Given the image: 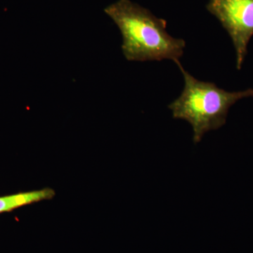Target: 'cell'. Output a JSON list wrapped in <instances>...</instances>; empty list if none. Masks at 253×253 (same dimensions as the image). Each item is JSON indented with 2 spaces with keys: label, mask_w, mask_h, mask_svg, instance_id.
<instances>
[{
  "label": "cell",
  "mask_w": 253,
  "mask_h": 253,
  "mask_svg": "<svg viewBox=\"0 0 253 253\" xmlns=\"http://www.w3.org/2000/svg\"><path fill=\"white\" fill-rule=\"evenodd\" d=\"M206 8L230 36L241 70L253 36V0H209Z\"/></svg>",
  "instance_id": "3957f363"
},
{
  "label": "cell",
  "mask_w": 253,
  "mask_h": 253,
  "mask_svg": "<svg viewBox=\"0 0 253 253\" xmlns=\"http://www.w3.org/2000/svg\"><path fill=\"white\" fill-rule=\"evenodd\" d=\"M55 196L56 191L54 189L46 187L34 191L0 196V214L11 212L18 208L41 201H49L54 199Z\"/></svg>",
  "instance_id": "277c9868"
},
{
  "label": "cell",
  "mask_w": 253,
  "mask_h": 253,
  "mask_svg": "<svg viewBox=\"0 0 253 253\" xmlns=\"http://www.w3.org/2000/svg\"><path fill=\"white\" fill-rule=\"evenodd\" d=\"M184 87L180 96L168 106L173 118L184 120L192 126L193 141L198 144L205 134L216 130L226 123L231 106L239 100L253 97V89L227 91L214 83L200 81L184 70L181 63Z\"/></svg>",
  "instance_id": "7a4b0ae2"
},
{
  "label": "cell",
  "mask_w": 253,
  "mask_h": 253,
  "mask_svg": "<svg viewBox=\"0 0 253 253\" xmlns=\"http://www.w3.org/2000/svg\"><path fill=\"white\" fill-rule=\"evenodd\" d=\"M104 12L121 31V47L127 61L170 59L176 64L180 63L185 41L168 33L166 20L156 17L149 9L130 0H118L105 8Z\"/></svg>",
  "instance_id": "6da1fadb"
}]
</instances>
